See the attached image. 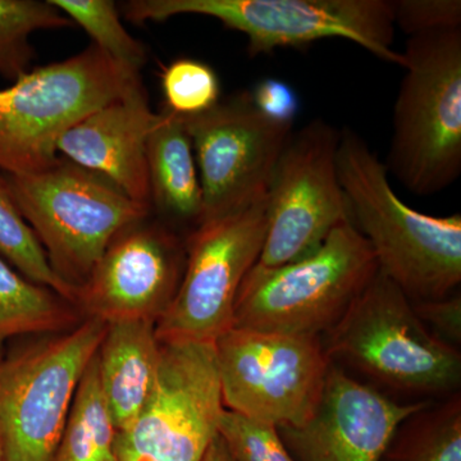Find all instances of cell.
Listing matches in <instances>:
<instances>
[{
  "label": "cell",
  "mask_w": 461,
  "mask_h": 461,
  "mask_svg": "<svg viewBox=\"0 0 461 461\" xmlns=\"http://www.w3.org/2000/svg\"><path fill=\"white\" fill-rule=\"evenodd\" d=\"M338 171L351 223L368 241L378 271L411 302L454 294L461 282V215L435 217L406 204L384 163L354 130L339 131Z\"/></svg>",
  "instance_id": "cell-1"
},
{
  "label": "cell",
  "mask_w": 461,
  "mask_h": 461,
  "mask_svg": "<svg viewBox=\"0 0 461 461\" xmlns=\"http://www.w3.org/2000/svg\"><path fill=\"white\" fill-rule=\"evenodd\" d=\"M402 54L384 167L414 195H435L461 173V29L411 36Z\"/></svg>",
  "instance_id": "cell-2"
},
{
  "label": "cell",
  "mask_w": 461,
  "mask_h": 461,
  "mask_svg": "<svg viewBox=\"0 0 461 461\" xmlns=\"http://www.w3.org/2000/svg\"><path fill=\"white\" fill-rule=\"evenodd\" d=\"M120 9L132 23L182 14L215 18L247 36L250 57L339 38L405 67V57L393 48V0H129Z\"/></svg>",
  "instance_id": "cell-3"
},
{
  "label": "cell",
  "mask_w": 461,
  "mask_h": 461,
  "mask_svg": "<svg viewBox=\"0 0 461 461\" xmlns=\"http://www.w3.org/2000/svg\"><path fill=\"white\" fill-rule=\"evenodd\" d=\"M140 75L95 45L30 69L0 89V171L21 176L50 168L57 144L78 120L141 85Z\"/></svg>",
  "instance_id": "cell-4"
},
{
  "label": "cell",
  "mask_w": 461,
  "mask_h": 461,
  "mask_svg": "<svg viewBox=\"0 0 461 461\" xmlns=\"http://www.w3.org/2000/svg\"><path fill=\"white\" fill-rule=\"evenodd\" d=\"M327 335L330 362L390 390L450 396L460 387V351L433 335L411 300L379 271Z\"/></svg>",
  "instance_id": "cell-5"
},
{
  "label": "cell",
  "mask_w": 461,
  "mask_h": 461,
  "mask_svg": "<svg viewBox=\"0 0 461 461\" xmlns=\"http://www.w3.org/2000/svg\"><path fill=\"white\" fill-rule=\"evenodd\" d=\"M377 272L368 241L348 221L303 259L268 271L253 267L240 287L233 327L321 338Z\"/></svg>",
  "instance_id": "cell-6"
},
{
  "label": "cell",
  "mask_w": 461,
  "mask_h": 461,
  "mask_svg": "<svg viewBox=\"0 0 461 461\" xmlns=\"http://www.w3.org/2000/svg\"><path fill=\"white\" fill-rule=\"evenodd\" d=\"M5 177L51 268L77 290L115 235L151 213L107 178L65 158L41 172Z\"/></svg>",
  "instance_id": "cell-7"
},
{
  "label": "cell",
  "mask_w": 461,
  "mask_h": 461,
  "mask_svg": "<svg viewBox=\"0 0 461 461\" xmlns=\"http://www.w3.org/2000/svg\"><path fill=\"white\" fill-rule=\"evenodd\" d=\"M107 323L86 318L69 332L0 359L5 461H54L76 391Z\"/></svg>",
  "instance_id": "cell-8"
},
{
  "label": "cell",
  "mask_w": 461,
  "mask_h": 461,
  "mask_svg": "<svg viewBox=\"0 0 461 461\" xmlns=\"http://www.w3.org/2000/svg\"><path fill=\"white\" fill-rule=\"evenodd\" d=\"M214 345L227 411L278 429L313 414L330 366L321 338L232 327Z\"/></svg>",
  "instance_id": "cell-9"
},
{
  "label": "cell",
  "mask_w": 461,
  "mask_h": 461,
  "mask_svg": "<svg viewBox=\"0 0 461 461\" xmlns=\"http://www.w3.org/2000/svg\"><path fill=\"white\" fill-rule=\"evenodd\" d=\"M214 342H160L141 414L117 435L120 461H202L224 411Z\"/></svg>",
  "instance_id": "cell-10"
},
{
  "label": "cell",
  "mask_w": 461,
  "mask_h": 461,
  "mask_svg": "<svg viewBox=\"0 0 461 461\" xmlns=\"http://www.w3.org/2000/svg\"><path fill=\"white\" fill-rule=\"evenodd\" d=\"M339 130L323 120L288 139L267 189V232L256 268L268 271L308 257L350 221L339 178Z\"/></svg>",
  "instance_id": "cell-11"
},
{
  "label": "cell",
  "mask_w": 461,
  "mask_h": 461,
  "mask_svg": "<svg viewBox=\"0 0 461 461\" xmlns=\"http://www.w3.org/2000/svg\"><path fill=\"white\" fill-rule=\"evenodd\" d=\"M266 232L264 198L189 233L180 286L156 323L158 341L215 342L232 329L240 287L262 254Z\"/></svg>",
  "instance_id": "cell-12"
},
{
  "label": "cell",
  "mask_w": 461,
  "mask_h": 461,
  "mask_svg": "<svg viewBox=\"0 0 461 461\" xmlns=\"http://www.w3.org/2000/svg\"><path fill=\"white\" fill-rule=\"evenodd\" d=\"M184 120L202 182L203 222L262 202L294 123L264 115L249 91Z\"/></svg>",
  "instance_id": "cell-13"
},
{
  "label": "cell",
  "mask_w": 461,
  "mask_h": 461,
  "mask_svg": "<svg viewBox=\"0 0 461 461\" xmlns=\"http://www.w3.org/2000/svg\"><path fill=\"white\" fill-rule=\"evenodd\" d=\"M186 264V241L150 215L120 230L89 278L76 305L104 323H157L177 293Z\"/></svg>",
  "instance_id": "cell-14"
},
{
  "label": "cell",
  "mask_w": 461,
  "mask_h": 461,
  "mask_svg": "<svg viewBox=\"0 0 461 461\" xmlns=\"http://www.w3.org/2000/svg\"><path fill=\"white\" fill-rule=\"evenodd\" d=\"M429 402H397L330 362L313 414L278 430L296 461H384L402 421Z\"/></svg>",
  "instance_id": "cell-15"
},
{
  "label": "cell",
  "mask_w": 461,
  "mask_h": 461,
  "mask_svg": "<svg viewBox=\"0 0 461 461\" xmlns=\"http://www.w3.org/2000/svg\"><path fill=\"white\" fill-rule=\"evenodd\" d=\"M156 120L141 84L72 124L58 140V156L98 173L151 211L147 142Z\"/></svg>",
  "instance_id": "cell-16"
},
{
  "label": "cell",
  "mask_w": 461,
  "mask_h": 461,
  "mask_svg": "<svg viewBox=\"0 0 461 461\" xmlns=\"http://www.w3.org/2000/svg\"><path fill=\"white\" fill-rule=\"evenodd\" d=\"M159 348L154 321L107 324L96 360L100 386L117 435L135 423L148 402L156 381Z\"/></svg>",
  "instance_id": "cell-17"
},
{
  "label": "cell",
  "mask_w": 461,
  "mask_h": 461,
  "mask_svg": "<svg viewBox=\"0 0 461 461\" xmlns=\"http://www.w3.org/2000/svg\"><path fill=\"white\" fill-rule=\"evenodd\" d=\"M151 211L168 222L198 229L204 218L202 182L184 117L163 107L149 133Z\"/></svg>",
  "instance_id": "cell-18"
},
{
  "label": "cell",
  "mask_w": 461,
  "mask_h": 461,
  "mask_svg": "<svg viewBox=\"0 0 461 461\" xmlns=\"http://www.w3.org/2000/svg\"><path fill=\"white\" fill-rule=\"evenodd\" d=\"M74 304L30 281L0 256V348L8 339L60 332L76 323Z\"/></svg>",
  "instance_id": "cell-19"
},
{
  "label": "cell",
  "mask_w": 461,
  "mask_h": 461,
  "mask_svg": "<svg viewBox=\"0 0 461 461\" xmlns=\"http://www.w3.org/2000/svg\"><path fill=\"white\" fill-rule=\"evenodd\" d=\"M117 429L100 386L96 355L87 366L54 461H120Z\"/></svg>",
  "instance_id": "cell-20"
},
{
  "label": "cell",
  "mask_w": 461,
  "mask_h": 461,
  "mask_svg": "<svg viewBox=\"0 0 461 461\" xmlns=\"http://www.w3.org/2000/svg\"><path fill=\"white\" fill-rule=\"evenodd\" d=\"M461 461V397L429 402L403 420L384 461Z\"/></svg>",
  "instance_id": "cell-21"
},
{
  "label": "cell",
  "mask_w": 461,
  "mask_h": 461,
  "mask_svg": "<svg viewBox=\"0 0 461 461\" xmlns=\"http://www.w3.org/2000/svg\"><path fill=\"white\" fill-rule=\"evenodd\" d=\"M72 26L50 0H0V76L14 83L32 69L33 32Z\"/></svg>",
  "instance_id": "cell-22"
},
{
  "label": "cell",
  "mask_w": 461,
  "mask_h": 461,
  "mask_svg": "<svg viewBox=\"0 0 461 461\" xmlns=\"http://www.w3.org/2000/svg\"><path fill=\"white\" fill-rule=\"evenodd\" d=\"M0 256L30 281L53 290L76 305L77 288L51 268L44 249L18 211L7 177L0 171Z\"/></svg>",
  "instance_id": "cell-23"
},
{
  "label": "cell",
  "mask_w": 461,
  "mask_h": 461,
  "mask_svg": "<svg viewBox=\"0 0 461 461\" xmlns=\"http://www.w3.org/2000/svg\"><path fill=\"white\" fill-rule=\"evenodd\" d=\"M74 26H80L103 53L140 75L148 62L145 45L127 32L112 0H50Z\"/></svg>",
  "instance_id": "cell-24"
},
{
  "label": "cell",
  "mask_w": 461,
  "mask_h": 461,
  "mask_svg": "<svg viewBox=\"0 0 461 461\" xmlns=\"http://www.w3.org/2000/svg\"><path fill=\"white\" fill-rule=\"evenodd\" d=\"M166 105L180 117H195L221 102V84L211 66L194 58H178L160 75Z\"/></svg>",
  "instance_id": "cell-25"
},
{
  "label": "cell",
  "mask_w": 461,
  "mask_h": 461,
  "mask_svg": "<svg viewBox=\"0 0 461 461\" xmlns=\"http://www.w3.org/2000/svg\"><path fill=\"white\" fill-rule=\"evenodd\" d=\"M218 435L233 461H296L278 429L238 412L224 409Z\"/></svg>",
  "instance_id": "cell-26"
},
{
  "label": "cell",
  "mask_w": 461,
  "mask_h": 461,
  "mask_svg": "<svg viewBox=\"0 0 461 461\" xmlns=\"http://www.w3.org/2000/svg\"><path fill=\"white\" fill-rule=\"evenodd\" d=\"M395 26L409 38L461 29L460 0H395Z\"/></svg>",
  "instance_id": "cell-27"
},
{
  "label": "cell",
  "mask_w": 461,
  "mask_h": 461,
  "mask_svg": "<svg viewBox=\"0 0 461 461\" xmlns=\"http://www.w3.org/2000/svg\"><path fill=\"white\" fill-rule=\"evenodd\" d=\"M412 308L420 320L441 339L442 341L455 346L461 342V296L459 293L438 300L411 302Z\"/></svg>",
  "instance_id": "cell-28"
},
{
  "label": "cell",
  "mask_w": 461,
  "mask_h": 461,
  "mask_svg": "<svg viewBox=\"0 0 461 461\" xmlns=\"http://www.w3.org/2000/svg\"><path fill=\"white\" fill-rule=\"evenodd\" d=\"M249 93L254 105L264 115L277 122L294 123L299 111V99L290 85L276 78H266Z\"/></svg>",
  "instance_id": "cell-29"
},
{
  "label": "cell",
  "mask_w": 461,
  "mask_h": 461,
  "mask_svg": "<svg viewBox=\"0 0 461 461\" xmlns=\"http://www.w3.org/2000/svg\"><path fill=\"white\" fill-rule=\"evenodd\" d=\"M202 461H233L220 435H217L212 444L209 445Z\"/></svg>",
  "instance_id": "cell-30"
},
{
  "label": "cell",
  "mask_w": 461,
  "mask_h": 461,
  "mask_svg": "<svg viewBox=\"0 0 461 461\" xmlns=\"http://www.w3.org/2000/svg\"><path fill=\"white\" fill-rule=\"evenodd\" d=\"M0 461H5V453H3L2 442H0Z\"/></svg>",
  "instance_id": "cell-31"
},
{
  "label": "cell",
  "mask_w": 461,
  "mask_h": 461,
  "mask_svg": "<svg viewBox=\"0 0 461 461\" xmlns=\"http://www.w3.org/2000/svg\"><path fill=\"white\" fill-rule=\"evenodd\" d=\"M2 357H3V355H2V348H0V359H2Z\"/></svg>",
  "instance_id": "cell-32"
}]
</instances>
